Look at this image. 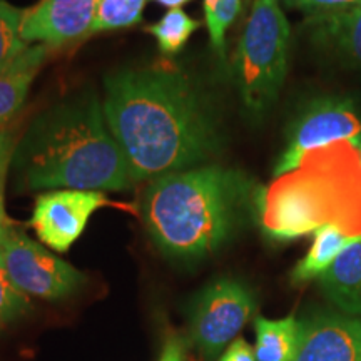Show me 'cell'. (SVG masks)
<instances>
[{
  "label": "cell",
  "instance_id": "1",
  "mask_svg": "<svg viewBox=\"0 0 361 361\" xmlns=\"http://www.w3.org/2000/svg\"><path fill=\"white\" fill-rule=\"evenodd\" d=\"M104 116L134 183L200 168L223 144L209 96L178 67L123 69L104 80Z\"/></svg>",
  "mask_w": 361,
  "mask_h": 361
},
{
  "label": "cell",
  "instance_id": "2",
  "mask_svg": "<svg viewBox=\"0 0 361 361\" xmlns=\"http://www.w3.org/2000/svg\"><path fill=\"white\" fill-rule=\"evenodd\" d=\"M11 169L17 191H124L134 186L92 90L40 112L17 142Z\"/></svg>",
  "mask_w": 361,
  "mask_h": 361
},
{
  "label": "cell",
  "instance_id": "3",
  "mask_svg": "<svg viewBox=\"0 0 361 361\" xmlns=\"http://www.w3.org/2000/svg\"><path fill=\"white\" fill-rule=\"evenodd\" d=\"M252 196V180L238 169L200 166L152 179L142 219L162 252L178 259L211 255L231 236Z\"/></svg>",
  "mask_w": 361,
  "mask_h": 361
},
{
  "label": "cell",
  "instance_id": "4",
  "mask_svg": "<svg viewBox=\"0 0 361 361\" xmlns=\"http://www.w3.org/2000/svg\"><path fill=\"white\" fill-rule=\"evenodd\" d=\"M259 224L269 238L291 241L323 226L361 239V152L348 141L314 149L300 166L256 194Z\"/></svg>",
  "mask_w": 361,
  "mask_h": 361
},
{
  "label": "cell",
  "instance_id": "5",
  "mask_svg": "<svg viewBox=\"0 0 361 361\" xmlns=\"http://www.w3.org/2000/svg\"><path fill=\"white\" fill-rule=\"evenodd\" d=\"M291 27L279 0H255L238 44L234 75L251 116L261 117L278 101L288 74Z\"/></svg>",
  "mask_w": 361,
  "mask_h": 361
},
{
  "label": "cell",
  "instance_id": "6",
  "mask_svg": "<svg viewBox=\"0 0 361 361\" xmlns=\"http://www.w3.org/2000/svg\"><path fill=\"white\" fill-rule=\"evenodd\" d=\"M0 268L17 290L40 300H62L85 283L79 269L32 241L16 226L0 229Z\"/></svg>",
  "mask_w": 361,
  "mask_h": 361
},
{
  "label": "cell",
  "instance_id": "7",
  "mask_svg": "<svg viewBox=\"0 0 361 361\" xmlns=\"http://www.w3.org/2000/svg\"><path fill=\"white\" fill-rule=\"evenodd\" d=\"M256 300L250 288L231 278L216 279L196 296L189 326L197 350L214 360L250 322Z\"/></svg>",
  "mask_w": 361,
  "mask_h": 361
},
{
  "label": "cell",
  "instance_id": "8",
  "mask_svg": "<svg viewBox=\"0 0 361 361\" xmlns=\"http://www.w3.org/2000/svg\"><path fill=\"white\" fill-rule=\"evenodd\" d=\"M341 141L355 146L361 141V116L355 104L343 97L314 101L293 123L274 176L296 169L301 159L314 149Z\"/></svg>",
  "mask_w": 361,
  "mask_h": 361
},
{
  "label": "cell",
  "instance_id": "9",
  "mask_svg": "<svg viewBox=\"0 0 361 361\" xmlns=\"http://www.w3.org/2000/svg\"><path fill=\"white\" fill-rule=\"evenodd\" d=\"M112 204L102 191L54 189L35 200L30 226L45 246L67 252L80 238L90 216Z\"/></svg>",
  "mask_w": 361,
  "mask_h": 361
},
{
  "label": "cell",
  "instance_id": "10",
  "mask_svg": "<svg viewBox=\"0 0 361 361\" xmlns=\"http://www.w3.org/2000/svg\"><path fill=\"white\" fill-rule=\"evenodd\" d=\"M97 0H39L24 11L22 39L49 47H62L90 35Z\"/></svg>",
  "mask_w": 361,
  "mask_h": 361
},
{
  "label": "cell",
  "instance_id": "11",
  "mask_svg": "<svg viewBox=\"0 0 361 361\" xmlns=\"http://www.w3.org/2000/svg\"><path fill=\"white\" fill-rule=\"evenodd\" d=\"M295 361H361V318L318 313L301 322Z\"/></svg>",
  "mask_w": 361,
  "mask_h": 361
},
{
  "label": "cell",
  "instance_id": "12",
  "mask_svg": "<svg viewBox=\"0 0 361 361\" xmlns=\"http://www.w3.org/2000/svg\"><path fill=\"white\" fill-rule=\"evenodd\" d=\"M306 35L329 62L361 74V4L348 11L306 17Z\"/></svg>",
  "mask_w": 361,
  "mask_h": 361
},
{
  "label": "cell",
  "instance_id": "13",
  "mask_svg": "<svg viewBox=\"0 0 361 361\" xmlns=\"http://www.w3.org/2000/svg\"><path fill=\"white\" fill-rule=\"evenodd\" d=\"M324 296L345 314L361 318V239L343 250L319 276Z\"/></svg>",
  "mask_w": 361,
  "mask_h": 361
},
{
  "label": "cell",
  "instance_id": "14",
  "mask_svg": "<svg viewBox=\"0 0 361 361\" xmlns=\"http://www.w3.org/2000/svg\"><path fill=\"white\" fill-rule=\"evenodd\" d=\"M49 51L51 47L45 44L30 45L0 72V124L11 121L24 106L35 75L47 61Z\"/></svg>",
  "mask_w": 361,
  "mask_h": 361
},
{
  "label": "cell",
  "instance_id": "15",
  "mask_svg": "<svg viewBox=\"0 0 361 361\" xmlns=\"http://www.w3.org/2000/svg\"><path fill=\"white\" fill-rule=\"evenodd\" d=\"M256 348L258 361H295L301 340V322L295 316L283 319L256 318Z\"/></svg>",
  "mask_w": 361,
  "mask_h": 361
},
{
  "label": "cell",
  "instance_id": "16",
  "mask_svg": "<svg viewBox=\"0 0 361 361\" xmlns=\"http://www.w3.org/2000/svg\"><path fill=\"white\" fill-rule=\"evenodd\" d=\"M355 241H358V239L350 238L348 234L343 233L336 226L328 224L319 228L314 233L313 245H311L310 251L293 269V283L301 284L322 276L324 271L335 263V259L341 255L343 250H346Z\"/></svg>",
  "mask_w": 361,
  "mask_h": 361
},
{
  "label": "cell",
  "instance_id": "17",
  "mask_svg": "<svg viewBox=\"0 0 361 361\" xmlns=\"http://www.w3.org/2000/svg\"><path fill=\"white\" fill-rule=\"evenodd\" d=\"M200 22L189 17L183 8H171L161 20L147 25L146 30L154 35L164 56H174L180 52V49L186 45L194 30L200 29Z\"/></svg>",
  "mask_w": 361,
  "mask_h": 361
},
{
  "label": "cell",
  "instance_id": "18",
  "mask_svg": "<svg viewBox=\"0 0 361 361\" xmlns=\"http://www.w3.org/2000/svg\"><path fill=\"white\" fill-rule=\"evenodd\" d=\"M146 0H97L96 19L90 34L117 30L141 22Z\"/></svg>",
  "mask_w": 361,
  "mask_h": 361
},
{
  "label": "cell",
  "instance_id": "19",
  "mask_svg": "<svg viewBox=\"0 0 361 361\" xmlns=\"http://www.w3.org/2000/svg\"><path fill=\"white\" fill-rule=\"evenodd\" d=\"M22 19L24 11L0 0V72L6 71L29 47L22 39Z\"/></svg>",
  "mask_w": 361,
  "mask_h": 361
},
{
  "label": "cell",
  "instance_id": "20",
  "mask_svg": "<svg viewBox=\"0 0 361 361\" xmlns=\"http://www.w3.org/2000/svg\"><path fill=\"white\" fill-rule=\"evenodd\" d=\"M211 45L224 61L226 34L241 11V0H202Z\"/></svg>",
  "mask_w": 361,
  "mask_h": 361
},
{
  "label": "cell",
  "instance_id": "21",
  "mask_svg": "<svg viewBox=\"0 0 361 361\" xmlns=\"http://www.w3.org/2000/svg\"><path fill=\"white\" fill-rule=\"evenodd\" d=\"M30 310L29 296L17 290L8 279L6 271L0 268V329L16 322Z\"/></svg>",
  "mask_w": 361,
  "mask_h": 361
},
{
  "label": "cell",
  "instance_id": "22",
  "mask_svg": "<svg viewBox=\"0 0 361 361\" xmlns=\"http://www.w3.org/2000/svg\"><path fill=\"white\" fill-rule=\"evenodd\" d=\"M17 142L19 141L16 139V134L11 133V130L0 129V229L16 226V223L6 213V183L8 169L12 168Z\"/></svg>",
  "mask_w": 361,
  "mask_h": 361
},
{
  "label": "cell",
  "instance_id": "23",
  "mask_svg": "<svg viewBox=\"0 0 361 361\" xmlns=\"http://www.w3.org/2000/svg\"><path fill=\"white\" fill-rule=\"evenodd\" d=\"M279 4H283L288 8L303 12L306 17H316L348 11V8L361 4V0H279Z\"/></svg>",
  "mask_w": 361,
  "mask_h": 361
},
{
  "label": "cell",
  "instance_id": "24",
  "mask_svg": "<svg viewBox=\"0 0 361 361\" xmlns=\"http://www.w3.org/2000/svg\"><path fill=\"white\" fill-rule=\"evenodd\" d=\"M219 361H258L256 360L255 350L251 348L243 338H236L231 345L228 346V350L224 351V355L221 356Z\"/></svg>",
  "mask_w": 361,
  "mask_h": 361
},
{
  "label": "cell",
  "instance_id": "25",
  "mask_svg": "<svg viewBox=\"0 0 361 361\" xmlns=\"http://www.w3.org/2000/svg\"><path fill=\"white\" fill-rule=\"evenodd\" d=\"M157 361H186V345L179 336H169Z\"/></svg>",
  "mask_w": 361,
  "mask_h": 361
},
{
  "label": "cell",
  "instance_id": "26",
  "mask_svg": "<svg viewBox=\"0 0 361 361\" xmlns=\"http://www.w3.org/2000/svg\"><path fill=\"white\" fill-rule=\"evenodd\" d=\"M152 2L159 4V6L168 7V8H179V7H183L184 4L191 2V0H152Z\"/></svg>",
  "mask_w": 361,
  "mask_h": 361
},
{
  "label": "cell",
  "instance_id": "27",
  "mask_svg": "<svg viewBox=\"0 0 361 361\" xmlns=\"http://www.w3.org/2000/svg\"><path fill=\"white\" fill-rule=\"evenodd\" d=\"M356 147H358V149H360V152H361V141H360L358 144H356Z\"/></svg>",
  "mask_w": 361,
  "mask_h": 361
}]
</instances>
